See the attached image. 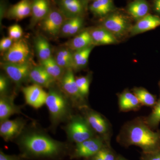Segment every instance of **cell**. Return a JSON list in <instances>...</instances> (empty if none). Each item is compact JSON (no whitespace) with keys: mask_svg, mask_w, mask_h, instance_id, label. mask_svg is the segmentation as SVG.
<instances>
[{"mask_svg":"<svg viewBox=\"0 0 160 160\" xmlns=\"http://www.w3.org/2000/svg\"><path fill=\"white\" fill-rule=\"evenodd\" d=\"M117 160H129L124 158V157L122 156L121 155H118L117 159Z\"/></svg>","mask_w":160,"mask_h":160,"instance_id":"ab89813d","label":"cell"},{"mask_svg":"<svg viewBox=\"0 0 160 160\" xmlns=\"http://www.w3.org/2000/svg\"><path fill=\"white\" fill-rule=\"evenodd\" d=\"M73 52L67 47L59 49L55 59L59 66L65 70L72 69L73 66Z\"/></svg>","mask_w":160,"mask_h":160,"instance_id":"f1b7e54d","label":"cell"},{"mask_svg":"<svg viewBox=\"0 0 160 160\" xmlns=\"http://www.w3.org/2000/svg\"><path fill=\"white\" fill-rule=\"evenodd\" d=\"M160 26V17L150 13L137 21L132 26L130 34L134 36L156 29Z\"/></svg>","mask_w":160,"mask_h":160,"instance_id":"e0dca14e","label":"cell"},{"mask_svg":"<svg viewBox=\"0 0 160 160\" xmlns=\"http://www.w3.org/2000/svg\"><path fill=\"white\" fill-rule=\"evenodd\" d=\"M59 88L71 101L73 106L80 110L87 106L86 98L80 93L72 69L66 70L59 82Z\"/></svg>","mask_w":160,"mask_h":160,"instance_id":"52a82bcc","label":"cell"},{"mask_svg":"<svg viewBox=\"0 0 160 160\" xmlns=\"http://www.w3.org/2000/svg\"><path fill=\"white\" fill-rule=\"evenodd\" d=\"M17 139L23 155L26 158H54L62 153L66 149L64 143L37 129H25Z\"/></svg>","mask_w":160,"mask_h":160,"instance_id":"7a4b0ae2","label":"cell"},{"mask_svg":"<svg viewBox=\"0 0 160 160\" xmlns=\"http://www.w3.org/2000/svg\"><path fill=\"white\" fill-rule=\"evenodd\" d=\"M9 80L7 75L1 74L0 75V95L9 94Z\"/></svg>","mask_w":160,"mask_h":160,"instance_id":"e575fe53","label":"cell"},{"mask_svg":"<svg viewBox=\"0 0 160 160\" xmlns=\"http://www.w3.org/2000/svg\"><path fill=\"white\" fill-rule=\"evenodd\" d=\"M46 105L49 110L51 126L56 128L60 123L68 121L72 115L71 101L60 88H49Z\"/></svg>","mask_w":160,"mask_h":160,"instance_id":"3957f363","label":"cell"},{"mask_svg":"<svg viewBox=\"0 0 160 160\" xmlns=\"http://www.w3.org/2000/svg\"><path fill=\"white\" fill-rule=\"evenodd\" d=\"M84 17L66 18L61 29L60 34L65 37L76 35L82 28Z\"/></svg>","mask_w":160,"mask_h":160,"instance_id":"d4e9b609","label":"cell"},{"mask_svg":"<svg viewBox=\"0 0 160 160\" xmlns=\"http://www.w3.org/2000/svg\"><path fill=\"white\" fill-rule=\"evenodd\" d=\"M141 160H160V150L151 153L142 152Z\"/></svg>","mask_w":160,"mask_h":160,"instance_id":"8d00e7d4","label":"cell"},{"mask_svg":"<svg viewBox=\"0 0 160 160\" xmlns=\"http://www.w3.org/2000/svg\"><path fill=\"white\" fill-rule=\"evenodd\" d=\"M151 5L147 0H133L127 5L126 12L136 22L150 13Z\"/></svg>","mask_w":160,"mask_h":160,"instance_id":"d6986e66","label":"cell"},{"mask_svg":"<svg viewBox=\"0 0 160 160\" xmlns=\"http://www.w3.org/2000/svg\"><path fill=\"white\" fill-rule=\"evenodd\" d=\"M66 18L57 7H52L47 16L40 22L43 31L52 37L60 34Z\"/></svg>","mask_w":160,"mask_h":160,"instance_id":"7c38bea8","label":"cell"},{"mask_svg":"<svg viewBox=\"0 0 160 160\" xmlns=\"http://www.w3.org/2000/svg\"><path fill=\"white\" fill-rule=\"evenodd\" d=\"M152 7L153 11L160 16V0H152Z\"/></svg>","mask_w":160,"mask_h":160,"instance_id":"f35d334b","label":"cell"},{"mask_svg":"<svg viewBox=\"0 0 160 160\" xmlns=\"http://www.w3.org/2000/svg\"><path fill=\"white\" fill-rule=\"evenodd\" d=\"M132 92L135 95L142 106L152 108L157 102V97L143 87H134L132 89Z\"/></svg>","mask_w":160,"mask_h":160,"instance_id":"f546056e","label":"cell"},{"mask_svg":"<svg viewBox=\"0 0 160 160\" xmlns=\"http://www.w3.org/2000/svg\"><path fill=\"white\" fill-rule=\"evenodd\" d=\"M34 66L32 62L24 64H14L3 62L1 67L12 82L18 87L29 80V73Z\"/></svg>","mask_w":160,"mask_h":160,"instance_id":"ba28073f","label":"cell"},{"mask_svg":"<svg viewBox=\"0 0 160 160\" xmlns=\"http://www.w3.org/2000/svg\"><path fill=\"white\" fill-rule=\"evenodd\" d=\"M8 34L9 37L14 42H15L22 38L23 35V30L19 25L15 24L9 26L8 28Z\"/></svg>","mask_w":160,"mask_h":160,"instance_id":"836d02e7","label":"cell"},{"mask_svg":"<svg viewBox=\"0 0 160 160\" xmlns=\"http://www.w3.org/2000/svg\"><path fill=\"white\" fill-rule=\"evenodd\" d=\"M40 65L42 66L56 82H59L66 71V70L59 66L53 57L40 62Z\"/></svg>","mask_w":160,"mask_h":160,"instance_id":"83f0119b","label":"cell"},{"mask_svg":"<svg viewBox=\"0 0 160 160\" xmlns=\"http://www.w3.org/2000/svg\"><path fill=\"white\" fill-rule=\"evenodd\" d=\"M95 46L89 30H83L66 43V47L73 52Z\"/></svg>","mask_w":160,"mask_h":160,"instance_id":"603a6c76","label":"cell"},{"mask_svg":"<svg viewBox=\"0 0 160 160\" xmlns=\"http://www.w3.org/2000/svg\"><path fill=\"white\" fill-rule=\"evenodd\" d=\"M118 96L120 111L127 112L138 111L142 106L135 95L128 89L124 90Z\"/></svg>","mask_w":160,"mask_h":160,"instance_id":"ffe728a7","label":"cell"},{"mask_svg":"<svg viewBox=\"0 0 160 160\" xmlns=\"http://www.w3.org/2000/svg\"><path fill=\"white\" fill-rule=\"evenodd\" d=\"M66 18L84 17L89 9V0H55Z\"/></svg>","mask_w":160,"mask_h":160,"instance_id":"30bf717a","label":"cell"},{"mask_svg":"<svg viewBox=\"0 0 160 160\" xmlns=\"http://www.w3.org/2000/svg\"><path fill=\"white\" fill-rule=\"evenodd\" d=\"M26 104L35 109H38L46 105L48 92L42 87L33 84L22 88Z\"/></svg>","mask_w":160,"mask_h":160,"instance_id":"5bb4252c","label":"cell"},{"mask_svg":"<svg viewBox=\"0 0 160 160\" xmlns=\"http://www.w3.org/2000/svg\"><path fill=\"white\" fill-rule=\"evenodd\" d=\"M159 86L160 89V81L159 83Z\"/></svg>","mask_w":160,"mask_h":160,"instance_id":"b9f144b4","label":"cell"},{"mask_svg":"<svg viewBox=\"0 0 160 160\" xmlns=\"http://www.w3.org/2000/svg\"><path fill=\"white\" fill-rule=\"evenodd\" d=\"M118 155L112 149L110 146L106 145L96 154L89 158V160H117Z\"/></svg>","mask_w":160,"mask_h":160,"instance_id":"1f68e13d","label":"cell"},{"mask_svg":"<svg viewBox=\"0 0 160 160\" xmlns=\"http://www.w3.org/2000/svg\"><path fill=\"white\" fill-rule=\"evenodd\" d=\"M151 113L145 117L146 122L151 129L154 130L158 129L160 123V98L153 107Z\"/></svg>","mask_w":160,"mask_h":160,"instance_id":"4dcf8cb0","label":"cell"},{"mask_svg":"<svg viewBox=\"0 0 160 160\" xmlns=\"http://www.w3.org/2000/svg\"><path fill=\"white\" fill-rule=\"evenodd\" d=\"M32 3V0H21L9 7L6 13V17L19 21L31 16Z\"/></svg>","mask_w":160,"mask_h":160,"instance_id":"2e32d148","label":"cell"},{"mask_svg":"<svg viewBox=\"0 0 160 160\" xmlns=\"http://www.w3.org/2000/svg\"><path fill=\"white\" fill-rule=\"evenodd\" d=\"M31 53L26 40L20 39L14 42L11 47L4 53V62L24 64L32 62Z\"/></svg>","mask_w":160,"mask_h":160,"instance_id":"9c48e42d","label":"cell"},{"mask_svg":"<svg viewBox=\"0 0 160 160\" xmlns=\"http://www.w3.org/2000/svg\"><path fill=\"white\" fill-rule=\"evenodd\" d=\"M65 130L69 141L76 144L98 135L82 115H72L68 120Z\"/></svg>","mask_w":160,"mask_h":160,"instance_id":"277c9868","label":"cell"},{"mask_svg":"<svg viewBox=\"0 0 160 160\" xmlns=\"http://www.w3.org/2000/svg\"><path fill=\"white\" fill-rule=\"evenodd\" d=\"M89 9L95 16L103 18L117 9L113 0H99L92 2Z\"/></svg>","mask_w":160,"mask_h":160,"instance_id":"cb8c5ba5","label":"cell"},{"mask_svg":"<svg viewBox=\"0 0 160 160\" xmlns=\"http://www.w3.org/2000/svg\"><path fill=\"white\" fill-rule=\"evenodd\" d=\"M102 19L101 26L111 32L118 39L129 33L133 26L132 18L127 12L117 9Z\"/></svg>","mask_w":160,"mask_h":160,"instance_id":"5b68a950","label":"cell"},{"mask_svg":"<svg viewBox=\"0 0 160 160\" xmlns=\"http://www.w3.org/2000/svg\"><path fill=\"white\" fill-rule=\"evenodd\" d=\"M26 122L22 118L6 120L0 124V135L6 142L17 138L26 128Z\"/></svg>","mask_w":160,"mask_h":160,"instance_id":"4fadbf2b","label":"cell"},{"mask_svg":"<svg viewBox=\"0 0 160 160\" xmlns=\"http://www.w3.org/2000/svg\"><path fill=\"white\" fill-rule=\"evenodd\" d=\"M26 158L23 155H8L2 150L0 151V160H26Z\"/></svg>","mask_w":160,"mask_h":160,"instance_id":"74e56055","label":"cell"},{"mask_svg":"<svg viewBox=\"0 0 160 160\" xmlns=\"http://www.w3.org/2000/svg\"><path fill=\"white\" fill-rule=\"evenodd\" d=\"M121 146L140 147L143 153L160 150V129L154 130L146 124L145 117L135 118L124 124L116 138Z\"/></svg>","mask_w":160,"mask_h":160,"instance_id":"6da1fadb","label":"cell"},{"mask_svg":"<svg viewBox=\"0 0 160 160\" xmlns=\"http://www.w3.org/2000/svg\"><path fill=\"white\" fill-rule=\"evenodd\" d=\"M31 26H34L47 16L52 6L49 0H32Z\"/></svg>","mask_w":160,"mask_h":160,"instance_id":"44dd1931","label":"cell"},{"mask_svg":"<svg viewBox=\"0 0 160 160\" xmlns=\"http://www.w3.org/2000/svg\"><path fill=\"white\" fill-rule=\"evenodd\" d=\"M14 41L8 37H4L0 41V50L1 52H6L12 46Z\"/></svg>","mask_w":160,"mask_h":160,"instance_id":"d590c367","label":"cell"},{"mask_svg":"<svg viewBox=\"0 0 160 160\" xmlns=\"http://www.w3.org/2000/svg\"><path fill=\"white\" fill-rule=\"evenodd\" d=\"M99 1V0H89V2H95V1Z\"/></svg>","mask_w":160,"mask_h":160,"instance_id":"60d3db41","label":"cell"},{"mask_svg":"<svg viewBox=\"0 0 160 160\" xmlns=\"http://www.w3.org/2000/svg\"><path fill=\"white\" fill-rule=\"evenodd\" d=\"M89 30L95 46L112 45L118 42V40L113 34L102 26Z\"/></svg>","mask_w":160,"mask_h":160,"instance_id":"7402d4cb","label":"cell"},{"mask_svg":"<svg viewBox=\"0 0 160 160\" xmlns=\"http://www.w3.org/2000/svg\"><path fill=\"white\" fill-rule=\"evenodd\" d=\"M34 44L36 53L40 62L52 57L51 46L45 37L38 35L35 38Z\"/></svg>","mask_w":160,"mask_h":160,"instance_id":"484cf974","label":"cell"},{"mask_svg":"<svg viewBox=\"0 0 160 160\" xmlns=\"http://www.w3.org/2000/svg\"><path fill=\"white\" fill-rule=\"evenodd\" d=\"M29 80L35 85L48 89L56 82L41 65L32 67L29 73Z\"/></svg>","mask_w":160,"mask_h":160,"instance_id":"ac0fdd59","label":"cell"},{"mask_svg":"<svg viewBox=\"0 0 160 160\" xmlns=\"http://www.w3.org/2000/svg\"><path fill=\"white\" fill-rule=\"evenodd\" d=\"M94 46H92L86 49L73 52V71H79L87 66L90 53Z\"/></svg>","mask_w":160,"mask_h":160,"instance_id":"4316f807","label":"cell"},{"mask_svg":"<svg viewBox=\"0 0 160 160\" xmlns=\"http://www.w3.org/2000/svg\"><path fill=\"white\" fill-rule=\"evenodd\" d=\"M16 94L5 95L0 97V122L9 119V118L16 114H22V106L14 103Z\"/></svg>","mask_w":160,"mask_h":160,"instance_id":"9a60e30c","label":"cell"},{"mask_svg":"<svg viewBox=\"0 0 160 160\" xmlns=\"http://www.w3.org/2000/svg\"><path fill=\"white\" fill-rule=\"evenodd\" d=\"M106 145L107 144L102 138L99 136H96L82 142L76 144L72 158H89L96 154Z\"/></svg>","mask_w":160,"mask_h":160,"instance_id":"8fae6325","label":"cell"},{"mask_svg":"<svg viewBox=\"0 0 160 160\" xmlns=\"http://www.w3.org/2000/svg\"><path fill=\"white\" fill-rule=\"evenodd\" d=\"M91 78L90 75L89 74L75 77L76 82L80 93L86 98L89 94Z\"/></svg>","mask_w":160,"mask_h":160,"instance_id":"d6a6232c","label":"cell"},{"mask_svg":"<svg viewBox=\"0 0 160 160\" xmlns=\"http://www.w3.org/2000/svg\"><path fill=\"white\" fill-rule=\"evenodd\" d=\"M81 110L92 129L98 135L102 138L107 145L110 146L112 129L109 121L102 114L90 109L88 106Z\"/></svg>","mask_w":160,"mask_h":160,"instance_id":"8992f818","label":"cell"}]
</instances>
